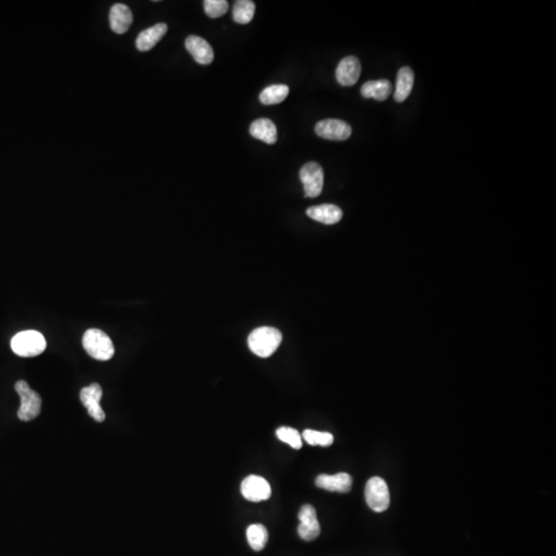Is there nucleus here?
I'll use <instances>...</instances> for the list:
<instances>
[{"label":"nucleus","instance_id":"1","mask_svg":"<svg viewBox=\"0 0 556 556\" xmlns=\"http://www.w3.org/2000/svg\"><path fill=\"white\" fill-rule=\"evenodd\" d=\"M282 341L280 331L272 327H260L248 336V348L260 358L272 356Z\"/></svg>","mask_w":556,"mask_h":556},{"label":"nucleus","instance_id":"2","mask_svg":"<svg viewBox=\"0 0 556 556\" xmlns=\"http://www.w3.org/2000/svg\"><path fill=\"white\" fill-rule=\"evenodd\" d=\"M11 348L17 356L32 358L40 356L46 350L47 341L42 333L30 330L20 332L14 336L11 341Z\"/></svg>","mask_w":556,"mask_h":556},{"label":"nucleus","instance_id":"3","mask_svg":"<svg viewBox=\"0 0 556 556\" xmlns=\"http://www.w3.org/2000/svg\"><path fill=\"white\" fill-rule=\"evenodd\" d=\"M83 346L87 354L97 361H108L114 356L112 339L99 329H90L83 337Z\"/></svg>","mask_w":556,"mask_h":556},{"label":"nucleus","instance_id":"4","mask_svg":"<svg viewBox=\"0 0 556 556\" xmlns=\"http://www.w3.org/2000/svg\"><path fill=\"white\" fill-rule=\"evenodd\" d=\"M16 391L21 399V406L18 410V418L23 422H30L42 412V398L40 394L29 387L26 381L19 380L15 385Z\"/></svg>","mask_w":556,"mask_h":556},{"label":"nucleus","instance_id":"5","mask_svg":"<svg viewBox=\"0 0 556 556\" xmlns=\"http://www.w3.org/2000/svg\"><path fill=\"white\" fill-rule=\"evenodd\" d=\"M365 498L371 510L385 512L389 507V490L387 482L380 477H372L368 480L365 488Z\"/></svg>","mask_w":556,"mask_h":556},{"label":"nucleus","instance_id":"6","mask_svg":"<svg viewBox=\"0 0 556 556\" xmlns=\"http://www.w3.org/2000/svg\"><path fill=\"white\" fill-rule=\"evenodd\" d=\"M300 178L304 186L305 197L317 198L324 188V170L317 162H309L300 170Z\"/></svg>","mask_w":556,"mask_h":556},{"label":"nucleus","instance_id":"7","mask_svg":"<svg viewBox=\"0 0 556 556\" xmlns=\"http://www.w3.org/2000/svg\"><path fill=\"white\" fill-rule=\"evenodd\" d=\"M240 489L244 498L254 503L268 500L272 494L269 482L256 475H250L243 479Z\"/></svg>","mask_w":556,"mask_h":556},{"label":"nucleus","instance_id":"8","mask_svg":"<svg viewBox=\"0 0 556 556\" xmlns=\"http://www.w3.org/2000/svg\"><path fill=\"white\" fill-rule=\"evenodd\" d=\"M352 132L350 124L337 119H327L315 125V133L322 138L329 141H346Z\"/></svg>","mask_w":556,"mask_h":556},{"label":"nucleus","instance_id":"9","mask_svg":"<svg viewBox=\"0 0 556 556\" xmlns=\"http://www.w3.org/2000/svg\"><path fill=\"white\" fill-rule=\"evenodd\" d=\"M80 398L88 413L94 420L98 422L106 420V413L100 406L102 389L98 383H92L89 387H84L80 393Z\"/></svg>","mask_w":556,"mask_h":556},{"label":"nucleus","instance_id":"10","mask_svg":"<svg viewBox=\"0 0 556 556\" xmlns=\"http://www.w3.org/2000/svg\"><path fill=\"white\" fill-rule=\"evenodd\" d=\"M300 524L298 533L301 539L305 541H313L321 533V525L317 520V511L311 505H304L299 512Z\"/></svg>","mask_w":556,"mask_h":556},{"label":"nucleus","instance_id":"11","mask_svg":"<svg viewBox=\"0 0 556 556\" xmlns=\"http://www.w3.org/2000/svg\"><path fill=\"white\" fill-rule=\"evenodd\" d=\"M362 73V65L356 57L348 56L342 59L336 69V79L343 87H350L358 83Z\"/></svg>","mask_w":556,"mask_h":556},{"label":"nucleus","instance_id":"12","mask_svg":"<svg viewBox=\"0 0 556 556\" xmlns=\"http://www.w3.org/2000/svg\"><path fill=\"white\" fill-rule=\"evenodd\" d=\"M186 51L192 55L194 60L199 64L208 65L215 59V53L210 45L200 36H190L186 38Z\"/></svg>","mask_w":556,"mask_h":556},{"label":"nucleus","instance_id":"13","mask_svg":"<svg viewBox=\"0 0 556 556\" xmlns=\"http://www.w3.org/2000/svg\"><path fill=\"white\" fill-rule=\"evenodd\" d=\"M315 485L322 489L328 490V492L346 494L352 489V478L348 473H338L335 475L323 474V475L317 476L315 479Z\"/></svg>","mask_w":556,"mask_h":556},{"label":"nucleus","instance_id":"14","mask_svg":"<svg viewBox=\"0 0 556 556\" xmlns=\"http://www.w3.org/2000/svg\"><path fill=\"white\" fill-rule=\"evenodd\" d=\"M307 215L313 221L326 223V225H334L339 223L343 217L341 208L337 205L322 204L317 206L309 207L306 210Z\"/></svg>","mask_w":556,"mask_h":556},{"label":"nucleus","instance_id":"15","mask_svg":"<svg viewBox=\"0 0 556 556\" xmlns=\"http://www.w3.org/2000/svg\"><path fill=\"white\" fill-rule=\"evenodd\" d=\"M132 22V12L126 5L117 3L110 9V24L114 34H123L128 32Z\"/></svg>","mask_w":556,"mask_h":556},{"label":"nucleus","instance_id":"16","mask_svg":"<svg viewBox=\"0 0 556 556\" xmlns=\"http://www.w3.org/2000/svg\"><path fill=\"white\" fill-rule=\"evenodd\" d=\"M167 30L168 26L165 23H158L153 27L143 30L136 40L137 50L141 52L152 50L163 38Z\"/></svg>","mask_w":556,"mask_h":556},{"label":"nucleus","instance_id":"17","mask_svg":"<svg viewBox=\"0 0 556 556\" xmlns=\"http://www.w3.org/2000/svg\"><path fill=\"white\" fill-rule=\"evenodd\" d=\"M250 133L254 138L264 141L267 145H273L277 141L276 126L269 119H258L252 122Z\"/></svg>","mask_w":556,"mask_h":556},{"label":"nucleus","instance_id":"18","mask_svg":"<svg viewBox=\"0 0 556 556\" xmlns=\"http://www.w3.org/2000/svg\"><path fill=\"white\" fill-rule=\"evenodd\" d=\"M393 92V85L387 80L369 81L363 85L361 94L365 98H373L378 101H385Z\"/></svg>","mask_w":556,"mask_h":556},{"label":"nucleus","instance_id":"19","mask_svg":"<svg viewBox=\"0 0 556 556\" xmlns=\"http://www.w3.org/2000/svg\"><path fill=\"white\" fill-rule=\"evenodd\" d=\"M413 84L414 73L412 69L410 67H402L398 73L397 85H396L395 95H394L396 101L399 104L405 101L411 93Z\"/></svg>","mask_w":556,"mask_h":556},{"label":"nucleus","instance_id":"20","mask_svg":"<svg viewBox=\"0 0 556 556\" xmlns=\"http://www.w3.org/2000/svg\"><path fill=\"white\" fill-rule=\"evenodd\" d=\"M289 89L286 85H272L265 88L260 94V101L265 106H272L284 101L288 97Z\"/></svg>","mask_w":556,"mask_h":556},{"label":"nucleus","instance_id":"21","mask_svg":"<svg viewBox=\"0 0 556 556\" xmlns=\"http://www.w3.org/2000/svg\"><path fill=\"white\" fill-rule=\"evenodd\" d=\"M256 5L250 0H238L234 3L233 17L234 22L237 24H248L254 19Z\"/></svg>","mask_w":556,"mask_h":556},{"label":"nucleus","instance_id":"22","mask_svg":"<svg viewBox=\"0 0 556 556\" xmlns=\"http://www.w3.org/2000/svg\"><path fill=\"white\" fill-rule=\"evenodd\" d=\"M248 544L254 551L264 549L268 542V531L262 524H252L246 529Z\"/></svg>","mask_w":556,"mask_h":556},{"label":"nucleus","instance_id":"23","mask_svg":"<svg viewBox=\"0 0 556 556\" xmlns=\"http://www.w3.org/2000/svg\"><path fill=\"white\" fill-rule=\"evenodd\" d=\"M303 439L311 446H331L334 442L333 435L327 432L319 431L305 430L303 432Z\"/></svg>","mask_w":556,"mask_h":556},{"label":"nucleus","instance_id":"24","mask_svg":"<svg viewBox=\"0 0 556 556\" xmlns=\"http://www.w3.org/2000/svg\"><path fill=\"white\" fill-rule=\"evenodd\" d=\"M277 438L282 442L287 443L294 449H300L302 447V437L300 433L290 426H282L276 431Z\"/></svg>","mask_w":556,"mask_h":556},{"label":"nucleus","instance_id":"25","mask_svg":"<svg viewBox=\"0 0 556 556\" xmlns=\"http://www.w3.org/2000/svg\"><path fill=\"white\" fill-rule=\"evenodd\" d=\"M203 5L206 15L213 19L225 15L229 9V5L226 0H205Z\"/></svg>","mask_w":556,"mask_h":556}]
</instances>
